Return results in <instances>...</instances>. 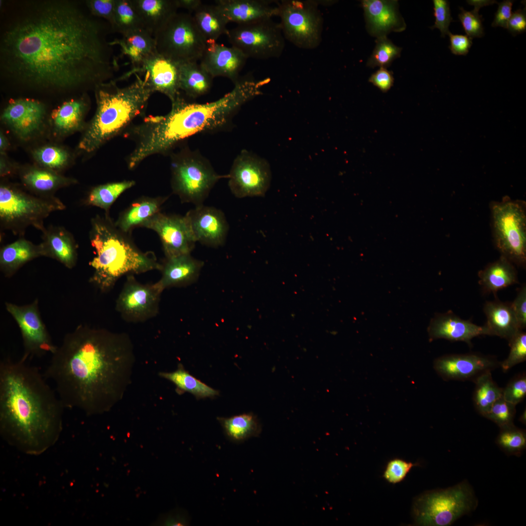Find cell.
Instances as JSON below:
<instances>
[{
  "label": "cell",
  "instance_id": "obj_1",
  "mask_svg": "<svg viewBox=\"0 0 526 526\" xmlns=\"http://www.w3.org/2000/svg\"><path fill=\"white\" fill-rule=\"evenodd\" d=\"M107 29L72 2H34L2 33V72L33 87L95 88L117 68Z\"/></svg>",
  "mask_w": 526,
  "mask_h": 526
},
{
  "label": "cell",
  "instance_id": "obj_2",
  "mask_svg": "<svg viewBox=\"0 0 526 526\" xmlns=\"http://www.w3.org/2000/svg\"><path fill=\"white\" fill-rule=\"evenodd\" d=\"M52 354L45 375L54 382L65 408L88 415L107 413L131 383L135 357L123 333L80 325Z\"/></svg>",
  "mask_w": 526,
  "mask_h": 526
},
{
  "label": "cell",
  "instance_id": "obj_3",
  "mask_svg": "<svg viewBox=\"0 0 526 526\" xmlns=\"http://www.w3.org/2000/svg\"><path fill=\"white\" fill-rule=\"evenodd\" d=\"M64 406L38 368L22 358L0 363V433L29 455L42 453L59 439Z\"/></svg>",
  "mask_w": 526,
  "mask_h": 526
},
{
  "label": "cell",
  "instance_id": "obj_4",
  "mask_svg": "<svg viewBox=\"0 0 526 526\" xmlns=\"http://www.w3.org/2000/svg\"><path fill=\"white\" fill-rule=\"evenodd\" d=\"M107 214L91 221L89 238L95 254L90 263L94 269L92 281L104 290L125 274L161 270L154 254L138 249Z\"/></svg>",
  "mask_w": 526,
  "mask_h": 526
},
{
  "label": "cell",
  "instance_id": "obj_5",
  "mask_svg": "<svg viewBox=\"0 0 526 526\" xmlns=\"http://www.w3.org/2000/svg\"><path fill=\"white\" fill-rule=\"evenodd\" d=\"M96 109L79 148L92 152L114 137L141 114L153 93L143 79L136 75L130 85L119 87L114 81L95 88Z\"/></svg>",
  "mask_w": 526,
  "mask_h": 526
},
{
  "label": "cell",
  "instance_id": "obj_6",
  "mask_svg": "<svg viewBox=\"0 0 526 526\" xmlns=\"http://www.w3.org/2000/svg\"><path fill=\"white\" fill-rule=\"evenodd\" d=\"M478 500L466 481L446 489L427 491L413 503L414 523L423 526H448L474 510Z\"/></svg>",
  "mask_w": 526,
  "mask_h": 526
},
{
  "label": "cell",
  "instance_id": "obj_7",
  "mask_svg": "<svg viewBox=\"0 0 526 526\" xmlns=\"http://www.w3.org/2000/svg\"><path fill=\"white\" fill-rule=\"evenodd\" d=\"M65 208L64 204L55 196H39L10 185H0V226L14 235L23 236L30 226L42 231L45 227V219L51 213Z\"/></svg>",
  "mask_w": 526,
  "mask_h": 526
},
{
  "label": "cell",
  "instance_id": "obj_8",
  "mask_svg": "<svg viewBox=\"0 0 526 526\" xmlns=\"http://www.w3.org/2000/svg\"><path fill=\"white\" fill-rule=\"evenodd\" d=\"M171 184L173 192L182 202L195 206L203 204L211 190L221 179L210 162L199 151L185 147L171 158Z\"/></svg>",
  "mask_w": 526,
  "mask_h": 526
},
{
  "label": "cell",
  "instance_id": "obj_9",
  "mask_svg": "<svg viewBox=\"0 0 526 526\" xmlns=\"http://www.w3.org/2000/svg\"><path fill=\"white\" fill-rule=\"evenodd\" d=\"M491 223L495 245L513 264H526V204L508 197L490 204Z\"/></svg>",
  "mask_w": 526,
  "mask_h": 526
},
{
  "label": "cell",
  "instance_id": "obj_10",
  "mask_svg": "<svg viewBox=\"0 0 526 526\" xmlns=\"http://www.w3.org/2000/svg\"><path fill=\"white\" fill-rule=\"evenodd\" d=\"M154 38L157 53L177 63L200 60L207 44L189 13L177 12Z\"/></svg>",
  "mask_w": 526,
  "mask_h": 526
},
{
  "label": "cell",
  "instance_id": "obj_11",
  "mask_svg": "<svg viewBox=\"0 0 526 526\" xmlns=\"http://www.w3.org/2000/svg\"><path fill=\"white\" fill-rule=\"evenodd\" d=\"M317 0H285L278 3L280 25L285 39L302 49L322 41L323 18Z\"/></svg>",
  "mask_w": 526,
  "mask_h": 526
},
{
  "label": "cell",
  "instance_id": "obj_12",
  "mask_svg": "<svg viewBox=\"0 0 526 526\" xmlns=\"http://www.w3.org/2000/svg\"><path fill=\"white\" fill-rule=\"evenodd\" d=\"M228 41L248 58L267 59L281 56L285 38L279 23L272 19L239 24L228 30Z\"/></svg>",
  "mask_w": 526,
  "mask_h": 526
},
{
  "label": "cell",
  "instance_id": "obj_13",
  "mask_svg": "<svg viewBox=\"0 0 526 526\" xmlns=\"http://www.w3.org/2000/svg\"><path fill=\"white\" fill-rule=\"evenodd\" d=\"M227 174L229 189L238 198L263 196L271 183L267 161L246 150L235 157Z\"/></svg>",
  "mask_w": 526,
  "mask_h": 526
},
{
  "label": "cell",
  "instance_id": "obj_14",
  "mask_svg": "<svg viewBox=\"0 0 526 526\" xmlns=\"http://www.w3.org/2000/svg\"><path fill=\"white\" fill-rule=\"evenodd\" d=\"M141 226L158 235L166 258L190 254L197 242L186 215H167L159 212Z\"/></svg>",
  "mask_w": 526,
  "mask_h": 526
},
{
  "label": "cell",
  "instance_id": "obj_15",
  "mask_svg": "<svg viewBox=\"0 0 526 526\" xmlns=\"http://www.w3.org/2000/svg\"><path fill=\"white\" fill-rule=\"evenodd\" d=\"M160 291L154 284H143L128 276L116 301V308L128 321H142L158 312Z\"/></svg>",
  "mask_w": 526,
  "mask_h": 526
},
{
  "label": "cell",
  "instance_id": "obj_16",
  "mask_svg": "<svg viewBox=\"0 0 526 526\" xmlns=\"http://www.w3.org/2000/svg\"><path fill=\"white\" fill-rule=\"evenodd\" d=\"M36 304L19 306L6 303V309L13 317L20 329L25 351L22 357H40L53 354L56 349L37 311Z\"/></svg>",
  "mask_w": 526,
  "mask_h": 526
},
{
  "label": "cell",
  "instance_id": "obj_17",
  "mask_svg": "<svg viewBox=\"0 0 526 526\" xmlns=\"http://www.w3.org/2000/svg\"><path fill=\"white\" fill-rule=\"evenodd\" d=\"M500 363L493 357L474 354H451L435 359L433 368L444 380H472Z\"/></svg>",
  "mask_w": 526,
  "mask_h": 526
},
{
  "label": "cell",
  "instance_id": "obj_18",
  "mask_svg": "<svg viewBox=\"0 0 526 526\" xmlns=\"http://www.w3.org/2000/svg\"><path fill=\"white\" fill-rule=\"evenodd\" d=\"M196 242L211 247L223 245L229 225L223 212L213 207L195 206L186 214Z\"/></svg>",
  "mask_w": 526,
  "mask_h": 526
},
{
  "label": "cell",
  "instance_id": "obj_19",
  "mask_svg": "<svg viewBox=\"0 0 526 526\" xmlns=\"http://www.w3.org/2000/svg\"><path fill=\"white\" fill-rule=\"evenodd\" d=\"M248 58L239 49L207 41L200 64L213 77L223 76L234 84Z\"/></svg>",
  "mask_w": 526,
  "mask_h": 526
},
{
  "label": "cell",
  "instance_id": "obj_20",
  "mask_svg": "<svg viewBox=\"0 0 526 526\" xmlns=\"http://www.w3.org/2000/svg\"><path fill=\"white\" fill-rule=\"evenodd\" d=\"M139 68L145 73L143 80L153 93L164 94L171 102L181 95L178 63L156 53Z\"/></svg>",
  "mask_w": 526,
  "mask_h": 526
},
{
  "label": "cell",
  "instance_id": "obj_21",
  "mask_svg": "<svg viewBox=\"0 0 526 526\" xmlns=\"http://www.w3.org/2000/svg\"><path fill=\"white\" fill-rule=\"evenodd\" d=\"M361 4L367 30L371 36L377 38L406 29V24L398 12L397 0H363Z\"/></svg>",
  "mask_w": 526,
  "mask_h": 526
},
{
  "label": "cell",
  "instance_id": "obj_22",
  "mask_svg": "<svg viewBox=\"0 0 526 526\" xmlns=\"http://www.w3.org/2000/svg\"><path fill=\"white\" fill-rule=\"evenodd\" d=\"M44 114V107L39 101L20 98L10 101L1 118L19 137L26 139L38 130Z\"/></svg>",
  "mask_w": 526,
  "mask_h": 526
},
{
  "label": "cell",
  "instance_id": "obj_23",
  "mask_svg": "<svg viewBox=\"0 0 526 526\" xmlns=\"http://www.w3.org/2000/svg\"><path fill=\"white\" fill-rule=\"evenodd\" d=\"M430 340L443 338L453 341H463L471 345V340L482 335L490 336L487 327L479 326L460 318L451 311L436 315L428 327Z\"/></svg>",
  "mask_w": 526,
  "mask_h": 526
},
{
  "label": "cell",
  "instance_id": "obj_24",
  "mask_svg": "<svg viewBox=\"0 0 526 526\" xmlns=\"http://www.w3.org/2000/svg\"><path fill=\"white\" fill-rule=\"evenodd\" d=\"M215 3L229 22L237 25L272 19L278 15V3L273 5L272 1L270 0H218Z\"/></svg>",
  "mask_w": 526,
  "mask_h": 526
},
{
  "label": "cell",
  "instance_id": "obj_25",
  "mask_svg": "<svg viewBox=\"0 0 526 526\" xmlns=\"http://www.w3.org/2000/svg\"><path fill=\"white\" fill-rule=\"evenodd\" d=\"M203 265V261L190 254L167 258L162 265V277L154 285L162 292L169 287L190 284L197 280Z\"/></svg>",
  "mask_w": 526,
  "mask_h": 526
},
{
  "label": "cell",
  "instance_id": "obj_26",
  "mask_svg": "<svg viewBox=\"0 0 526 526\" xmlns=\"http://www.w3.org/2000/svg\"><path fill=\"white\" fill-rule=\"evenodd\" d=\"M42 232L40 243L44 256L56 260L69 268L76 264L77 244L73 235L64 227L51 225Z\"/></svg>",
  "mask_w": 526,
  "mask_h": 526
},
{
  "label": "cell",
  "instance_id": "obj_27",
  "mask_svg": "<svg viewBox=\"0 0 526 526\" xmlns=\"http://www.w3.org/2000/svg\"><path fill=\"white\" fill-rule=\"evenodd\" d=\"M487 318L485 325L490 336H496L509 341L519 331L517 319L510 303L499 301L487 302L484 307Z\"/></svg>",
  "mask_w": 526,
  "mask_h": 526
},
{
  "label": "cell",
  "instance_id": "obj_28",
  "mask_svg": "<svg viewBox=\"0 0 526 526\" xmlns=\"http://www.w3.org/2000/svg\"><path fill=\"white\" fill-rule=\"evenodd\" d=\"M110 43L120 46L122 54L130 58L135 67L139 68L157 53L154 37L145 29L122 35L120 38Z\"/></svg>",
  "mask_w": 526,
  "mask_h": 526
},
{
  "label": "cell",
  "instance_id": "obj_29",
  "mask_svg": "<svg viewBox=\"0 0 526 526\" xmlns=\"http://www.w3.org/2000/svg\"><path fill=\"white\" fill-rule=\"evenodd\" d=\"M479 283L485 293H496L499 290L518 282L514 264L501 256L478 272Z\"/></svg>",
  "mask_w": 526,
  "mask_h": 526
},
{
  "label": "cell",
  "instance_id": "obj_30",
  "mask_svg": "<svg viewBox=\"0 0 526 526\" xmlns=\"http://www.w3.org/2000/svg\"><path fill=\"white\" fill-rule=\"evenodd\" d=\"M44 256L41 244H35L24 238L2 247L0 251V268L10 275L32 260Z\"/></svg>",
  "mask_w": 526,
  "mask_h": 526
},
{
  "label": "cell",
  "instance_id": "obj_31",
  "mask_svg": "<svg viewBox=\"0 0 526 526\" xmlns=\"http://www.w3.org/2000/svg\"><path fill=\"white\" fill-rule=\"evenodd\" d=\"M180 91L195 99L210 91L214 78L198 61L178 63Z\"/></svg>",
  "mask_w": 526,
  "mask_h": 526
},
{
  "label": "cell",
  "instance_id": "obj_32",
  "mask_svg": "<svg viewBox=\"0 0 526 526\" xmlns=\"http://www.w3.org/2000/svg\"><path fill=\"white\" fill-rule=\"evenodd\" d=\"M144 28L153 37L177 13L176 0H135Z\"/></svg>",
  "mask_w": 526,
  "mask_h": 526
},
{
  "label": "cell",
  "instance_id": "obj_33",
  "mask_svg": "<svg viewBox=\"0 0 526 526\" xmlns=\"http://www.w3.org/2000/svg\"><path fill=\"white\" fill-rule=\"evenodd\" d=\"M21 179L28 189L35 194L42 197L54 196L52 193L57 189L75 183L76 180L63 177L50 169L31 168L21 174Z\"/></svg>",
  "mask_w": 526,
  "mask_h": 526
},
{
  "label": "cell",
  "instance_id": "obj_34",
  "mask_svg": "<svg viewBox=\"0 0 526 526\" xmlns=\"http://www.w3.org/2000/svg\"><path fill=\"white\" fill-rule=\"evenodd\" d=\"M193 13L195 24L207 41H216L221 36L227 34L229 22L215 4L202 3Z\"/></svg>",
  "mask_w": 526,
  "mask_h": 526
},
{
  "label": "cell",
  "instance_id": "obj_35",
  "mask_svg": "<svg viewBox=\"0 0 526 526\" xmlns=\"http://www.w3.org/2000/svg\"><path fill=\"white\" fill-rule=\"evenodd\" d=\"M167 198H144L133 203L120 215L116 226L122 232L127 233L132 228L140 225L160 212Z\"/></svg>",
  "mask_w": 526,
  "mask_h": 526
},
{
  "label": "cell",
  "instance_id": "obj_36",
  "mask_svg": "<svg viewBox=\"0 0 526 526\" xmlns=\"http://www.w3.org/2000/svg\"><path fill=\"white\" fill-rule=\"evenodd\" d=\"M227 437L236 443H241L258 436L261 431L260 424L252 413H243L229 417H218Z\"/></svg>",
  "mask_w": 526,
  "mask_h": 526
},
{
  "label": "cell",
  "instance_id": "obj_37",
  "mask_svg": "<svg viewBox=\"0 0 526 526\" xmlns=\"http://www.w3.org/2000/svg\"><path fill=\"white\" fill-rule=\"evenodd\" d=\"M159 376L175 384L178 392H188L197 398L213 397L219 392L194 377L179 364L177 369L171 372H160Z\"/></svg>",
  "mask_w": 526,
  "mask_h": 526
},
{
  "label": "cell",
  "instance_id": "obj_38",
  "mask_svg": "<svg viewBox=\"0 0 526 526\" xmlns=\"http://www.w3.org/2000/svg\"><path fill=\"white\" fill-rule=\"evenodd\" d=\"M474 405L477 412L485 416L494 402L502 396L503 388L493 380L491 371L485 372L473 380Z\"/></svg>",
  "mask_w": 526,
  "mask_h": 526
},
{
  "label": "cell",
  "instance_id": "obj_39",
  "mask_svg": "<svg viewBox=\"0 0 526 526\" xmlns=\"http://www.w3.org/2000/svg\"><path fill=\"white\" fill-rule=\"evenodd\" d=\"M87 107V104L84 99H72L64 102L52 113L56 130L68 132L79 129Z\"/></svg>",
  "mask_w": 526,
  "mask_h": 526
},
{
  "label": "cell",
  "instance_id": "obj_40",
  "mask_svg": "<svg viewBox=\"0 0 526 526\" xmlns=\"http://www.w3.org/2000/svg\"><path fill=\"white\" fill-rule=\"evenodd\" d=\"M142 29L143 21L135 0H115L112 30L124 35Z\"/></svg>",
  "mask_w": 526,
  "mask_h": 526
},
{
  "label": "cell",
  "instance_id": "obj_41",
  "mask_svg": "<svg viewBox=\"0 0 526 526\" xmlns=\"http://www.w3.org/2000/svg\"><path fill=\"white\" fill-rule=\"evenodd\" d=\"M135 184L134 181L125 180L99 185L90 191L85 203L103 209L107 213L118 197Z\"/></svg>",
  "mask_w": 526,
  "mask_h": 526
},
{
  "label": "cell",
  "instance_id": "obj_42",
  "mask_svg": "<svg viewBox=\"0 0 526 526\" xmlns=\"http://www.w3.org/2000/svg\"><path fill=\"white\" fill-rule=\"evenodd\" d=\"M496 442L507 454L519 457L526 448V433L513 424L500 428Z\"/></svg>",
  "mask_w": 526,
  "mask_h": 526
},
{
  "label": "cell",
  "instance_id": "obj_43",
  "mask_svg": "<svg viewBox=\"0 0 526 526\" xmlns=\"http://www.w3.org/2000/svg\"><path fill=\"white\" fill-rule=\"evenodd\" d=\"M376 43L375 49L367 62L368 67L386 68L400 56L402 48L394 45L387 36L376 38Z\"/></svg>",
  "mask_w": 526,
  "mask_h": 526
},
{
  "label": "cell",
  "instance_id": "obj_44",
  "mask_svg": "<svg viewBox=\"0 0 526 526\" xmlns=\"http://www.w3.org/2000/svg\"><path fill=\"white\" fill-rule=\"evenodd\" d=\"M516 412V405L501 396L494 402L485 417L502 428L514 424Z\"/></svg>",
  "mask_w": 526,
  "mask_h": 526
},
{
  "label": "cell",
  "instance_id": "obj_45",
  "mask_svg": "<svg viewBox=\"0 0 526 526\" xmlns=\"http://www.w3.org/2000/svg\"><path fill=\"white\" fill-rule=\"evenodd\" d=\"M34 155L38 162L52 170L63 168L68 160V153L64 150L53 146L41 148L35 152Z\"/></svg>",
  "mask_w": 526,
  "mask_h": 526
},
{
  "label": "cell",
  "instance_id": "obj_46",
  "mask_svg": "<svg viewBox=\"0 0 526 526\" xmlns=\"http://www.w3.org/2000/svg\"><path fill=\"white\" fill-rule=\"evenodd\" d=\"M508 342L510 347L509 354L500 365L504 372L526 360V332L522 330L519 331Z\"/></svg>",
  "mask_w": 526,
  "mask_h": 526
},
{
  "label": "cell",
  "instance_id": "obj_47",
  "mask_svg": "<svg viewBox=\"0 0 526 526\" xmlns=\"http://www.w3.org/2000/svg\"><path fill=\"white\" fill-rule=\"evenodd\" d=\"M460 13L458 18L461 22L466 35L471 38H481L484 35L482 25V16L478 13L480 8L474 7L471 11H468L463 7H459Z\"/></svg>",
  "mask_w": 526,
  "mask_h": 526
},
{
  "label": "cell",
  "instance_id": "obj_48",
  "mask_svg": "<svg viewBox=\"0 0 526 526\" xmlns=\"http://www.w3.org/2000/svg\"><path fill=\"white\" fill-rule=\"evenodd\" d=\"M526 396V375L524 372L516 376L503 388V397L516 406L523 401Z\"/></svg>",
  "mask_w": 526,
  "mask_h": 526
},
{
  "label": "cell",
  "instance_id": "obj_49",
  "mask_svg": "<svg viewBox=\"0 0 526 526\" xmlns=\"http://www.w3.org/2000/svg\"><path fill=\"white\" fill-rule=\"evenodd\" d=\"M433 16L435 22L430 28L438 29L441 32V37H445L450 33L449 26L453 21L451 16L450 3L447 0H433Z\"/></svg>",
  "mask_w": 526,
  "mask_h": 526
},
{
  "label": "cell",
  "instance_id": "obj_50",
  "mask_svg": "<svg viewBox=\"0 0 526 526\" xmlns=\"http://www.w3.org/2000/svg\"><path fill=\"white\" fill-rule=\"evenodd\" d=\"M416 465L400 458L389 461L383 473V477L388 482L396 484L403 481L411 470Z\"/></svg>",
  "mask_w": 526,
  "mask_h": 526
},
{
  "label": "cell",
  "instance_id": "obj_51",
  "mask_svg": "<svg viewBox=\"0 0 526 526\" xmlns=\"http://www.w3.org/2000/svg\"><path fill=\"white\" fill-rule=\"evenodd\" d=\"M86 4L93 16L105 19L111 27L113 24L115 0H89Z\"/></svg>",
  "mask_w": 526,
  "mask_h": 526
},
{
  "label": "cell",
  "instance_id": "obj_52",
  "mask_svg": "<svg viewBox=\"0 0 526 526\" xmlns=\"http://www.w3.org/2000/svg\"><path fill=\"white\" fill-rule=\"evenodd\" d=\"M512 309L521 330L526 327V287L524 285L514 301L510 303Z\"/></svg>",
  "mask_w": 526,
  "mask_h": 526
},
{
  "label": "cell",
  "instance_id": "obj_53",
  "mask_svg": "<svg viewBox=\"0 0 526 526\" xmlns=\"http://www.w3.org/2000/svg\"><path fill=\"white\" fill-rule=\"evenodd\" d=\"M368 80L382 92L386 93L393 86L394 78L392 72L380 68L372 74Z\"/></svg>",
  "mask_w": 526,
  "mask_h": 526
},
{
  "label": "cell",
  "instance_id": "obj_54",
  "mask_svg": "<svg viewBox=\"0 0 526 526\" xmlns=\"http://www.w3.org/2000/svg\"><path fill=\"white\" fill-rule=\"evenodd\" d=\"M448 35L451 52L455 55H466L472 44V39L467 35L452 34L450 32Z\"/></svg>",
  "mask_w": 526,
  "mask_h": 526
},
{
  "label": "cell",
  "instance_id": "obj_55",
  "mask_svg": "<svg viewBox=\"0 0 526 526\" xmlns=\"http://www.w3.org/2000/svg\"><path fill=\"white\" fill-rule=\"evenodd\" d=\"M514 1L504 0L498 3V8L495 14L492 27H502L507 29L508 22L512 15V6Z\"/></svg>",
  "mask_w": 526,
  "mask_h": 526
},
{
  "label": "cell",
  "instance_id": "obj_56",
  "mask_svg": "<svg viewBox=\"0 0 526 526\" xmlns=\"http://www.w3.org/2000/svg\"><path fill=\"white\" fill-rule=\"evenodd\" d=\"M507 29L514 36L526 32V6L523 9H517L512 13L507 23Z\"/></svg>",
  "mask_w": 526,
  "mask_h": 526
},
{
  "label": "cell",
  "instance_id": "obj_57",
  "mask_svg": "<svg viewBox=\"0 0 526 526\" xmlns=\"http://www.w3.org/2000/svg\"><path fill=\"white\" fill-rule=\"evenodd\" d=\"M163 525L184 526L188 524V520L185 514L181 512H173L162 518Z\"/></svg>",
  "mask_w": 526,
  "mask_h": 526
},
{
  "label": "cell",
  "instance_id": "obj_58",
  "mask_svg": "<svg viewBox=\"0 0 526 526\" xmlns=\"http://www.w3.org/2000/svg\"><path fill=\"white\" fill-rule=\"evenodd\" d=\"M179 8H183L188 11L189 13H193L196 9L203 3L200 0H176Z\"/></svg>",
  "mask_w": 526,
  "mask_h": 526
},
{
  "label": "cell",
  "instance_id": "obj_59",
  "mask_svg": "<svg viewBox=\"0 0 526 526\" xmlns=\"http://www.w3.org/2000/svg\"><path fill=\"white\" fill-rule=\"evenodd\" d=\"M467 2L469 4L473 5L474 7H477L479 8L486 5L497 3L496 1L492 0H467Z\"/></svg>",
  "mask_w": 526,
  "mask_h": 526
},
{
  "label": "cell",
  "instance_id": "obj_60",
  "mask_svg": "<svg viewBox=\"0 0 526 526\" xmlns=\"http://www.w3.org/2000/svg\"><path fill=\"white\" fill-rule=\"evenodd\" d=\"M7 146L6 140L3 134H0V150L3 151L6 149Z\"/></svg>",
  "mask_w": 526,
  "mask_h": 526
},
{
  "label": "cell",
  "instance_id": "obj_61",
  "mask_svg": "<svg viewBox=\"0 0 526 526\" xmlns=\"http://www.w3.org/2000/svg\"><path fill=\"white\" fill-rule=\"evenodd\" d=\"M519 420L522 423L526 424V410H525V411L523 412V413H522L520 417H519Z\"/></svg>",
  "mask_w": 526,
  "mask_h": 526
}]
</instances>
